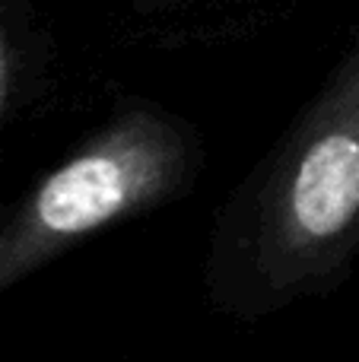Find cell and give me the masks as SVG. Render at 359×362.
I'll list each match as a JSON object with an SVG mask.
<instances>
[{"instance_id": "6da1fadb", "label": "cell", "mask_w": 359, "mask_h": 362, "mask_svg": "<svg viewBox=\"0 0 359 362\" xmlns=\"http://www.w3.org/2000/svg\"><path fill=\"white\" fill-rule=\"evenodd\" d=\"M163 144L143 124L121 127L38 187L32 216L42 238H73L134 206L163 181Z\"/></svg>"}, {"instance_id": "7a4b0ae2", "label": "cell", "mask_w": 359, "mask_h": 362, "mask_svg": "<svg viewBox=\"0 0 359 362\" xmlns=\"http://www.w3.org/2000/svg\"><path fill=\"white\" fill-rule=\"evenodd\" d=\"M359 213V80L334 124L302 153L286 187V229L296 242H328Z\"/></svg>"}]
</instances>
